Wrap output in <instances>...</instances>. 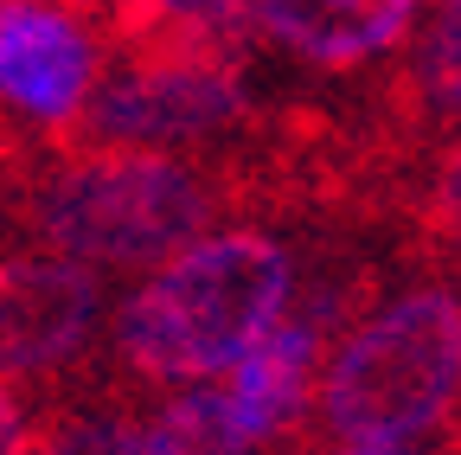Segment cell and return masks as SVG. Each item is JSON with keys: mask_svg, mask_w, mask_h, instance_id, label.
I'll return each instance as SVG.
<instances>
[{"mask_svg": "<svg viewBox=\"0 0 461 455\" xmlns=\"http://www.w3.org/2000/svg\"><path fill=\"white\" fill-rule=\"evenodd\" d=\"M238 212L224 160H173L160 148H58L39 154L0 205V238L39 244L90 269H160Z\"/></svg>", "mask_w": 461, "mask_h": 455, "instance_id": "obj_1", "label": "cell"}, {"mask_svg": "<svg viewBox=\"0 0 461 455\" xmlns=\"http://www.w3.org/2000/svg\"><path fill=\"white\" fill-rule=\"evenodd\" d=\"M288 296H295V257L276 232L263 224L212 232L148 269L141 289H129L109 321L103 372L135 397L238 372V359L288 314Z\"/></svg>", "mask_w": 461, "mask_h": 455, "instance_id": "obj_2", "label": "cell"}, {"mask_svg": "<svg viewBox=\"0 0 461 455\" xmlns=\"http://www.w3.org/2000/svg\"><path fill=\"white\" fill-rule=\"evenodd\" d=\"M461 411V289L417 282L339 333L321 430L339 442H423Z\"/></svg>", "mask_w": 461, "mask_h": 455, "instance_id": "obj_3", "label": "cell"}, {"mask_svg": "<svg viewBox=\"0 0 461 455\" xmlns=\"http://www.w3.org/2000/svg\"><path fill=\"white\" fill-rule=\"evenodd\" d=\"M250 45L218 39H154L129 45V65L103 77L84 116L65 123L58 148H186L230 141L257 123L244 84Z\"/></svg>", "mask_w": 461, "mask_h": 455, "instance_id": "obj_4", "label": "cell"}, {"mask_svg": "<svg viewBox=\"0 0 461 455\" xmlns=\"http://www.w3.org/2000/svg\"><path fill=\"white\" fill-rule=\"evenodd\" d=\"M109 314L90 263L0 244V378L58 385L84 372V347Z\"/></svg>", "mask_w": 461, "mask_h": 455, "instance_id": "obj_5", "label": "cell"}, {"mask_svg": "<svg viewBox=\"0 0 461 455\" xmlns=\"http://www.w3.org/2000/svg\"><path fill=\"white\" fill-rule=\"evenodd\" d=\"M77 0H0V109L58 135L103 84V39Z\"/></svg>", "mask_w": 461, "mask_h": 455, "instance_id": "obj_6", "label": "cell"}, {"mask_svg": "<svg viewBox=\"0 0 461 455\" xmlns=\"http://www.w3.org/2000/svg\"><path fill=\"white\" fill-rule=\"evenodd\" d=\"M423 0H250L257 39L282 45L295 65L359 77L411 39Z\"/></svg>", "mask_w": 461, "mask_h": 455, "instance_id": "obj_7", "label": "cell"}, {"mask_svg": "<svg viewBox=\"0 0 461 455\" xmlns=\"http://www.w3.org/2000/svg\"><path fill=\"white\" fill-rule=\"evenodd\" d=\"M321 347H327L321 327H308L302 314H282V321L257 340V347L238 359V372H224V385H230V397H238L244 423H250L263 442L308 430L302 411H308V391H314V359H321Z\"/></svg>", "mask_w": 461, "mask_h": 455, "instance_id": "obj_8", "label": "cell"}, {"mask_svg": "<svg viewBox=\"0 0 461 455\" xmlns=\"http://www.w3.org/2000/svg\"><path fill=\"white\" fill-rule=\"evenodd\" d=\"M129 397L109 372H71L58 378L39 417L32 455H141L148 423L129 417Z\"/></svg>", "mask_w": 461, "mask_h": 455, "instance_id": "obj_9", "label": "cell"}, {"mask_svg": "<svg viewBox=\"0 0 461 455\" xmlns=\"http://www.w3.org/2000/svg\"><path fill=\"white\" fill-rule=\"evenodd\" d=\"M397 84L436 135L461 123V0H436L429 7L411 59L397 65Z\"/></svg>", "mask_w": 461, "mask_h": 455, "instance_id": "obj_10", "label": "cell"}, {"mask_svg": "<svg viewBox=\"0 0 461 455\" xmlns=\"http://www.w3.org/2000/svg\"><path fill=\"white\" fill-rule=\"evenodd\" d=\"M39 442V417L26 405V391L14 378H0V455H32Z\"/></svg>", "mask_w": 461, "mask_h": 455, "instance_id": "obj_11", "label": "cell"}, {"mask_svg": "<svg viewBox=\"0 0 461 455\" xmlns=\"http://www.w3.org/2000/svg\"><path fill=\"white\" fill-rule=\"evenodd\" d=\"M77 7H84V0H77ZM90 7H96V0H90Z\"/></svg>", "mask_w": 461, "mask_h": 455, "instance_id": "obj_12", "label": "cell"}, {"mask_svg": "<svg viewBox=\"0 0 461 455\" xmlns=\"http://www.w3.org/2000/svg\"><path fill=\"white\" fill-rule=\"evenodd\" d=\"M455 417H461V411H455Z\"/></svg>", "mask_w": 461, "mask_h": 455, "instance_id": "obj_13", "label": "cell"}]
</instances>
